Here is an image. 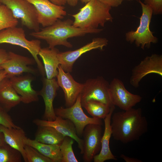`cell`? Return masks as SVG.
Here are the masks:
<instances>
[{
  "instance_id": "6da1fadb",
  "label": "cell",
  "mask_w": 162,
  "mask_h": 162,
  "mask_svg": "<svg viewBox=\"0 0 162 162\" xmlns=\"http://www.w3.org/2000/svg\"><path fill=\"white\" fill-rule=\"evenodd\" d=\"M110 125L114 139L124 144L139 140L148 128L146 118L140 108L113 113Z\"/></svg>"
},
{
  "instance_id": "7a4b0ae2",
  "label": "cell",
  "mask_w": 162,
  "mask_h": 162,
  "mask_svg": "<svg viewBox=\"0 0 162 162\" xmlns=\"http://www.w3.org/2000/svg\"><path fill=\"white\" fill-rule=\"evenodd\" d=\"M73 21L70 19L58 20L52 25L44 27L38 32L33 31L30 35L37 39L45 41L50 48L58 45L71 48L73 45L68 41V38L82 36L88 34L98 33L103 30L101 28H77L73 26Z\"/></svg>"
},
{
  "instance_id": "3957f363",
  "label": "cell",
  "mask_w": 162,
  "mask_h": 162,
  "mask_svg": "<svg viewBox=\"0 0 162 162\" xmlns=\"http://www.w3.org/2000/svg\"><path fill=\"white\" fill-rule=\"evenodd\" d=\"M111 7L98 0H91L86 4L77 13L72 15L73 26L82 28L98 29L104 27L107 22H112L110 13Z\"/></svg>"
},
{
  "instance_id": "277c9868",
  "label": "cell",
  "mask_w": 162,
  "mask_h": 162,
  "mask_svg": "<svg viewBox=\"0 0 162 162\" xmlns=\"http://www.w3.org/2000/svg\"><path fill=\"white\" fill-rule=\"evenodd\" d=\"M3 43L17 45L27 50L33 56L41 74L44 75V66L38 57L41 48V42L39 39L28 40L24 30L16 26L0 31V44Z\"/></svg>"
},
{
  "instance_id": "5b68a950",
  "label": "cell",
  "mask_w": 162,
  "mask_h": 162,
  "mask_svg": "<svg viewBox=\"0 0 162 162\" xmlns=\"http://www.w3.org/2000/svg\"><path fill=\"white\" fill-rule=\"evenodd\" d=\"M138 1L140 4L142 10L140 24L135 31L131 30L126 33L125 39L127 41L131 43L134 42L136 46L140 47L144 50L145 48H149L151 43H157L158 39L150 29L153 14L152 8L140 0H138Z\"/></svg>"
},
{
  "instance_id": "8992f818",
  "label": "cell",
  "mask_w": 162,
  "mask_h": 162,
  "mask_svg": "<svg viewBox=\"0 0 162 162\" xmlns=\"http://www.w3.org/2000/svg\"><path fill=\"white\" fill-rule=\"evenodd\" d=\"M55 113L58 116L70 121L74 124L77 135L81 137L86 126L89 124H95L102 125L101 119L91 118L86 115L83 112L81 105L80 94L73 105L70 106L54 109Z\"/></svg>"
},
{
  "instance_id": "52a82bcc",
  "label": "cell",
  "mask_w": 162,
  "mask_h": 162,
  "mask_svg": "<svg viewBox=\"0 0 162 162\" xmlns=\"http://www.w3.org/2000/svg\"><path fill=\"white\" fill-rule=\"evenodd\" d=\"M0 3L11 10L14 17L21 20L22 24L34 32L40 30L36 9L27 0H0Z\"/></svg>"
},
{
  "instance_id": "ba28073f",
  "label": "cell",
  "mask_w": 162,
  "mask_h": 162,
  "mask_svg": "<svg viewBox=\"0 0 162 162\" xmlns=\"http://www.w3.org/2000/svg\"><path fill=\"white\" fill-rule=\"evenodd\" d=\"M84 85L80 94L81 104L89 100H95L110 107L114 106L110 98L109 83L103 77L100 76L88 79Z\"/></svg>"
},
{
  "instance_id": "9c48e42d",
  "label": "cell",
  "mask_w": 162,
  "mask_h": 162,
  "mask_svg": "<svg viewBox=\"0 0 162 162\" xmlns=\"http://www.w3.org/2000/svg\"><path fill=\"white\" fill-rule=\"evenodd\" d=\"M109 94L112 104L123 110L133 108L142 99L140 95L128 91L123 82L116 78H113L109 83Z\"/></svg>"
},
{
  "instance_id": "30bf717a",
  "label": "cell",
  "mask_w": 162,
  "mask_h": 162,
  "mask_svg": "<svg viewBox=\"0 0 162 162\" xmlns=\"http://www.w3.org/2000/svg\"><path fill=\"white\" fill-rule=\"evenodd\" d=\"M101 125L89 124L83 131L82 136V148L80 154L85 162H91L94 156L100 152L102 136Z\"/></svg>"
},
{
  "instance_id": "8fae6325",
  "label": "cell",
  "mask_w": 162,
  "mask_h": 162,
  "mask_svg": "<svg viewBox=\"0 0 162 162\" xmlns=\"http://www.w3.org/2000/svg\"><path fill=\"white\" fill-rule=\"evenodd\" d=\"M35 8L39 24L44 27L50 26L67 14L63 6L54 4L50 0H27Z\"/></svg>"
},
{
  "instance_id": "7c38bea8",
  "label": "cell",
  "mask_w": 162,
  "mask_h": 162,
  "mask_svg": "<svg viewBox=\"0 0 162 162\" xmlns=\"http://www.w3.org/2000/svg\"><path fill=\"white\" fill-rule=\"evenodd\" d=\"M108 40L105 38L98 37L93 39L92 41L74 50L59 52L57 56L59 64L66 72H72L73 66L76 61L83 54L93 50H103L108 44Z\"/></svg>"
},
{
  "instance_id": "4fadbf2b",
  "label": "cell",
  "mask_w": 162,
  "mask_h": 162,
  "mask_svg": "<svg viewBox=\"0 0 162 162\" xmlns=\"http://www.w3.org/2000/svg\"><path fill=\"white\" fill-rule=\"evenodd\" d=\"M151 74H157L162 76V55L153 54L147 56L132 71L130 82L135 88L140 86L142 80L146 75Z\"/></svg>"
},
{
  "instance_id": "5bb4252c",
  "label": "cell",
  "mask_w": 162,
  "mask_h": 162,
  "mask_svg": "<svg viewBox=\"0 0 162 162\" xmlns=\"http://www.w3.org/2000/svg\"><path fill=\"white\" fill-rule=\"evenodd\" d=\"M58 71L57 81L64 92L65 106L69 107L75 103L82 92L84 85L76 81L70 73L64 71L60 64Z\"/></svg>"
},
{
  "instance_id": "9a60e30c",
  "label": "cell",
  "mask_w": 162,
  "mask_h": 162,
  "mask_svg": "<svg viewBox=\"0 0 162 162\" xmlns=\"http://www.w3.org/2000/svg\"><path fill=\"white\" fill-rule=\"evenodd\" d=\"M9 59L1 65L7 77L20 76L24 73H35L34 70L29 66L34 63L33 59L11 51L9 52Z\"/></svg>"
},
{
  "instance_id": "2e32d148",
  "label": "cell",
  "mask_w": 162,
  "mask_h": 162,
  "mask_svg": "<svg viewBox=\"0 0 162 162\" xmlns=\"http://www.w3.org/2000/svg\"><path fill=\"white\" fill-rule=\"evenodd\" d=\"M33 123L38 126H48L52 127L64 135L72 138L77 143L78 147L82 152V140L77 134L75 126L70 120L56 116L53 121H49L37 118Z\"/></svg>"
},
{
  "instance_id": "e0dca14e",
  "label": "cell",
  "mask_w": 162,
  "mask_h": 162,
  "mask_svg": "<svg viewBox=\"0 0 162 162\" xmlns=\"http://www.w3.org/2000/svg\"><path fill=\"white\" fill-rule=\"evenodd\" d=\"M43 87L38 92L43 98L45 106L43 116L44 120L51 121L56 117L53 106V102L59 86L55 78L49 79L44 78L43 80Z\"/></svg>"
},
{
  "instance_id": "ac0fdd59",
  "label": "cell",
  "mask_w": 162,
  "mask_h": 162,
  "mask_svg": "<svg viewBox=\"0 0 162 162\" xmlns=\"http://www.w3.org/2000/svg\"><path fill=\"white\" fill-rule=\"evenodd\" d=\"M12 85L21 98V102L28 104L38 100V92L32 87V78L28 76H15L9 78Z\"/></svg>"
},
{
  "instance_id": "d6986e66",
  "label": "cell",
  "mask_w": 162,
  "mask_h": 162,
  "mask_svg": "<svg viewBox=\"0 0 162 162\" xmlns=\"http://www.w3.org/2000/svg\"><path fill=\"white\" fill-rule=\"evenodd\" d=\"M115 106L111 108L109 113L104 119V129L101 140V148L100 152L95 155L93 160L94 162H104L108 160H117L110 150L109 143L112 136L110 125L112 115Z\"/></svg>"
},
{
  "instance_id": "ffe728a7",
  "label": "cell",
  "mask_w": 162,
  "mask_h": 162,
  "mask_svg": "<svg viewBox=\"0 0 162 162\" xmlns=\"http://www.w3.org/2000/svg\"><path fill=\"white\" fill-rule=\"evenodd\" d=\"M0 131L3 135L6 143L19 151L24 161L27 162L24 142L26 136L23 129L20 127L9 128L0 125Z\"/></svg>"
},
{
  "instance_id": "44dd1931",
  "label": "cell",
  "mask_w": 162,
  "mask_h": 162,
  "mask_svg": "<svg viewBox=\"0 0 162 162\" xmlns=\"http://www.w3.org/2000/svg\"><path fill=\"white\" fill-rule=\"evenodd\" d=\"M21 102V98L15 91L9 78L6 77L0 84V104L7 112Z\"/></svg>"
},
{
  "instance_id": "7402d4cb",
  "label": "cell",
  "mask_w": 162,
  "mask_h": 162,
  "mask_svg": "<svg viewBox=\"0 0 162 162\" xmlns=\"http://www.w3.org/2000/svg\"><path fill=\"white\" fill-rule=\"evenodd\" d=\"M59 52L55 47H48L41 48L39 52L38 55L43 60L45 74L48 79L55 78L58 74L59 63L57 55Z\"/></svg>"
},
{
  "instance_id": "603a6c76",
  "label": "cell",
  "mask_w": 162,
  "mask_h": 162,
  "mask_svg": "<svg viewBox=\"0 0 162 162\" xmlns=\"http://www.w3.org/2000/svg\"><path fill=\"white\" fill-rule=\"evenodd\" d=\"M25 145L32 147L52 162H62V158L59 145L44 144L32 140L26 136L24 139Z\"/></svg>"
},
{
  "instance_id": "cb8c5ba5",
  "label": "cell",
  "mask_w": 162,
  "mask_h": 162,
  "mask_svg": "<svg viewBox=\"0 0 162 162\" xmlns=\"http://www.w3.org/2000/svg\"><path fill=\"white\" fill-rule=\"evenodd\" d=\"M38 127L34 140L40 142L60 145L65 136L52 127L42 126Z\"/></svg>"
},
{
  "instance_id": "d4e9b609",
  "label": "cell",
  "mask_w": 162,
  "mask_h": 162,
  "mask_svg": "<svg viewBox=\"0 0 162 162\" xmlns=\"http://www.w3.org/2000/svg\"><path fill=\"white\" fill-rule=\"evenodd\" d=\"M81 104L82 107L93 117L101 119L106 117L111 108L114 107H110L103 103L95 100H89Z\"/></svg>"
},
{
  "instance_id": "484cf974",
  "label": "cell",
  "mask_w": 162,
  "mask_h": 162,
  "mask_svg": "<svg viewBox=\"0 0 162 162\" xmlns=\"http://www.w3.org/2000/svg\"><path fill=\"white\" fill-rule=\"evenodd\" d=\"M74 139L71 137L65 136L59 145L62 158V162H78L74 152L72 145Z\"/></svg>"
},
{
  "instance_id": "4316f807",
  "label": "cell",
  "mask_w": 162,
  "mask_h": 162,
  "mask_svg": "<svg viewBox=\"0 0 162 162\" xmlns=\"http://www.w3.org/2000/svg\"><path fill=\"white\" fill-rule=\"evenodd\" d=\"M18 23L10 10L5 5L0 4V31L5 29L16 26Z\"/></svg>"
},
{
  "instance_id": "83f0119b",
  "label": "cell",
  "mask_w": 162,
  "mask_h": 162,
  "mask_svg": "<svg viewBox=\"0 0 162 162\" xmlns=\"http://www.w3.org/2000/svg\"><path fill=\"white\" fill-rule=\"evenodd\" d=\"M20 152L6 143L0 147V162H20Z\"/></svg>"
},
{
  "instance_id": "f1b7e54d",
  "label": "cell",
  "mask_w": 162,
  "mask_h": 162,
  "mask_svg": "<svg viewBox=\"0 0 162 162\" xmlns=\"http://www.w3.org/2000/svg\"><path fill=\"white\" fill-rule=\"evenodd\" d=\"M24 149L27 162H52L32 146L25 145Z\"/></svg>"
},
{
  "instance_id": "f546056e",
  "label": "cell",
  "mask_w": 162,
  "mask_h": 162,
  "mask_svg": "<svg viewBox=\"0 0 162 162\" xmlns=\"http://www.w3.org/2000/svg\"><path fill=\"white\" fill-rule=\"evenodd\" d=\"M7 112L0 105V125L9 128H20L14 123L11 117Z\"/></svg>"
},
{
  "instance_id": "4dcf8cb0",
  "label": "cell",
  "mask_w": 162,
  "mask_h": 162,
  "mask_svg": "<svg viewBox=\"0 0 162 162\" xmlns=\"http://www.w3.org/2000/svg\"><path fill=\"white\" fill-rule=\"evenodd\" d=\"M144 4L149 6L152 8L153 14H162V0H144Z\"/></svg>"
},
{
  "instance_id": "1f68e13d",
  "label": "cell",
  "mask_w": 162,
  "mask_h": 162,
  "mask_svg": "<svg viewBox=\"0 0 162 162\" xmlns=\"http://www.w3.org/2000/svg\"><path fill=\"white\" fill-rule=\"evenodd\" d=\"M103 4L112 7H117L120 5L124 0H98Z\"/></svg>"
},
{
  "instance_id": "d6a6232c",
  "label": "cell",
  "mask_w": 162,
  "mask_h": 162,
  "mask_svg": "<svg viewBox=\"0 0 162 162\" xmlns=\"http://www.w3.org/2000/svg\"><path fill=\"white\" fill-rule=\"evenodd\" d=\"M9 52L5 50L0 48V70L2 69L1 65L9 58Z\"/></svg>"
},
{
  "instance_id": "836d02e7",
  "label": "cell",
  "mask_w": 162,
  "mask_h": 162,
  "mask_svg": "<svg viewBox=\"0 0 162 162\" xmlns=\"http://www.w3.org/2000/svg\"><path fill=\"white\" fill-rule=\"evenodd\" d=\"M121 158L126 162H142V161L138 159L128 157L123 154L120 156Z\"/></svg>"
},
{
  "instance_id": "e575fe53",
  "label": "cell",
  "mask_w": 162,
  "mask_h": 162,
  "mask_svg": "<svg viewBox=\"0 0 162 162\" xmlns=\"http://www.w3.org/2000/svg\"><path fill=\"white\" fill-rule=\"evenodd\" d=\"M52 2L56 4L63 6L66 3V0H50Z\"/></svg>"
},
{
  "instance_id": "d590c367",
  "label": "cell",
  "mask_w": 162,
  "mask_h": 162,
  "mask_svg": "<svg viewBox=\"0 0 162 162\" xmlns=\"http://www.w3.org/2000/svg\"><path fill=\"white\" fill-rule=\"evenodd\" d=\"M66 3L72 7L75 6L77 4L79 0H66Z\"/></svg>"
},
{
  "instance_id": "8d00e7d4",
  "label": "cell",
  "mask_w": 162,
  "mask_h": 162,
  "mask_svg": "<svg viewBox=\"0 0 162 162\" xmlns=\"http://www.w3.org/2000/svg\"><path fill=\"white\" fill-rule=\"evenodd\" d=\"M7 74L3 69L0 70V84L2 81L7 77Z\"/></svg>"
},
{
  "instance_id": "74e56055",
  "label": "cell",
  "mask_w": 162,
  "mask_h": 162,
  "mask_svg": "<svg viewBox=\"0 0 162 162\" xmlns=\"http://www.w3.org/2000/svg\"><path fill=\"white\" fill-rule=\"evenodd\" d=\"M6 144L3 134L0 131V147Z\"/></svg>"
},
{
  "instance_id": "f35d334b",
  "label": "cell",
  "mask_w": 162,
  "mask_h": 162,
  "mask_svg": "<svg viewBox=\"0 0 162 162\" xmlns=\"http://www.w3.org/2000/svg\"><path fill=\"white\" fill-rule=\"evenodd\" d=\"M81 2L83 3L86 4L91 0H80Z\"/></svg>"
},
{
  "instance_id": "ab89813d",
  "label": "cell",
  "mask_w": 162,
  "mask_h": 162,
  "mask_svg": "<svg viewBox=\"0 0 162 162\" xmlns=\"http://www.w3.org/2000/svg\"><path fill=\"white\" fill-rule=\"evenodd\" d=\"M128 0V1H132V0Z\"/></svg>"
},
{
  "instance_id": "60d3db41",
  "label": "cell",
  "mask_w": 162,
  "mask_h": 162,
  "mask_svg": "<svg viewBox=\"0 0 162 162\" xmlns=\"http://www.w3.org/2000/svg\"><path fill=\"white\" fill-rule=\"evenodd\" d=\"M0 4H1V3H0Z\"/></svg>"
}]
</instances>
